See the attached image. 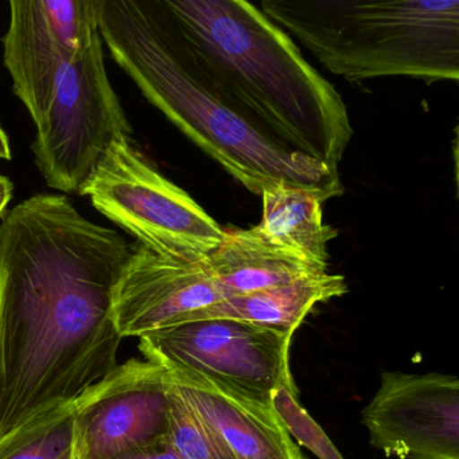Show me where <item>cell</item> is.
Returning <instances> with one entry per match:
<instances>
[{
  "mask_svg": "<svg viewBox=\"0 0 459 459\" xmlns=\"http://www.w3.org/2000/svg\"><path fill=\"white\" fill-rule=\"evenodd\" d=\"M263 217L256 230L287 254L327 270V244L338 230L324 222L322 201L313 193L276 182L262 192Z\"/></svg>",
  "mask_w": 459,
  "mask_h": 459,
  "instance_id": "15",
  "label": "cell"
},
{
  "mask_svg": "<svg viewBox=\"0 0 459 459\" xmlns=\"http://www.w3.org/2000/svg\"><path fill=\"white\" fill-rule=\"evenodd\" d=\"M134 246L65 195L0 222V437L76 402L117 367L115 287Z\"/></svg>",
  "mask_w": 459,
  "mask_h": 459,
  "instance_id": "1",
  "label": "cell"
},
{
  "mask_svg": "<svg viewBox=\"0 0 459 459\" xmlns=\"http://www.w3.org/2000/svg\"><path fill=\"white\" fill-rule=\"evenodd\" d=\"M111 459H182L165 440L117 454Z\"/></svg>",
  "mask_w": 459,
  "mask_h": 459,
  "instance_id": "19",
  "label": "cell"
},
{
  "mask_svg": "<svg viewBox=\"0 0 459 459\" xmlns=\"http://www.w3.org/2000/svg\"><path fill=\"white\" fill-rule=\"evenodd\" d=\"M298 392L281 389L273 397V407L292 439L316 454L319 459H343L318 423L299 404Z\"/></svg>",
  "mask_w": 459,
  "mask_h": 459,
  "instance_id": "18",
  "label": "cell"
},
{
  "mask_svg": "<svg viewBox=\"0 0 459 459\" xmlns=\"http://www.w3.org/2000/svg\"><path fill=\"white\" fill-rule=\"evenodd\" d=\"M36 125L33 152L45 181L80 195L109 147L131 139L133 128L104 66L100 34L72 61Z\"/></svg>",
  "mask_w": 459,
  "mask_h": 459,
  "instance_id": "7",
  "label": "cell"
},
{
  "mask_svg": "<svg viewBox=\"0 0 459 459\" xmlns=\"http://www.w3.org/2000/svg\"><path fill=\"white\" fill-rule=\"evenodd\" d=\"M0 160H12V147H10L9 136L0 126Z\"/></svg>",
  "mask_w": 459,
  "mask_h": 459,
  "instance_id": "21",
  "label": "cell"
},
{
  "mask_svg": "<svg viewBox=\"0 0 459 459\" xmlns=\"http://www.w3.org/2000/svg\"><path fill=\"white\" fill-rule=\"evenodd\" d=\"M206 82L271 139L338 170L353 136L332 82L246 0H160Z\"/></svg>",
  "mask_w": 459,
  "mask_h": 459,
  "instance_id": "2",
  "label": "cell"
},
{
  "mask_svg": "<svg viewBox=\"0 0 459 459\" xmlns=\"http://www.w3.org/2000/svg\"><path fill=\"white\" fill-rule=\"evenodd\" d=\"M370 445L400 459H459V380L429 372L381 373L362 411Z\"/></svg>",
  "mask_w": 459,
  "mask_h": 459,
  "instance_id": "10",
  "label": "cell"
},
{
  "mask_svg": "<svg viewBox=\"0 0 459 459\" xmlns=\"http://www.w3.org/2000/svg\"><path fill=\"white\" fill-rule=\"evenodd\" d=\"M13 189L12 181L7 177L0 176V217L4 216V209L12 200Z\"/></svg>",
  "mask_w": 459,
  "mask_h": 459,
  "instance_id": "20",
  "label": "cell"
},
{
  "mask_svg": "<svg viewBox=\"0 0 459 459\" xmlns=\"http://www.w3.org/2000/svg\"><path fill=\"white\" fill-rule=\"evenodd\" d=\"M99 31L98 0H13L4 61L34 123L55 98L72 61Z\"/></svg>",
  "mask_w": 459,
  "mask_h": 459,
  "instance_id": "8",
  "label": "cell"
},
{
  "mask_svg": "<svg viewBox=\"0 0 459 459\" xmlns=\"http://www.w3.org/2000/svg\"><path fill=\"white\" fill-rule=\"evenodd\" d=\"M98 10L101 39L147 100L249 192L284 182L322 203L343 195L340 170L276 143L217 93L160 0H98Z\"/></svg>",
  "mask_w": 459,
  "mask_h": 459,
  "instance_id": "3",
  "label": "cell"
},
{
  "mask_svg": "<svg viewBox=\"0 0 459 459\" xmlns=\"http://www.w3.org/2000/svg\"><path fill=\"white\" fill-rule=\"evenodd\" d=\"M346 292L348 284L345 278L326 273L283 286L227 298L186 314L174 325L200 319L227 318L294 334L314 306L342 297Z\"/></svg>",
  "mask_w": 459,
  "mask_h": 459,
  "instance_id": "14",
  "label": "cell"
},
{
  "mask_svg": "<svg viewBox=\"0 0 459 459\" xmlns=\"http://www.w3.org/2000/svg\"><path fill=\"white\" fill-rule=\"evenodd\" d=\"M260 12L349 82L459 79V0H263Z\"/></svg>",
  "mask_w": 459,
  "mask_h": 459,
  "instance_id": "4",
  "label": "cell"
},
{
  "mask_svg": "<svg viewBox=\"0 0 459 459\" xmlns=\"http://www.w3.org/2000/svg\"><path fill=\"white\" fill-rule=\"evenodd\" d=\"M165 439L182 459H238L221 437L177 394L173 383Z\"/></svg>",
  "mask_w": 459,
  "mask_h": 459,
  "instance_id": "17",
  "label": "cell"
},
{
  "mask_svg": "<svg viewBox=\"0 0 459 459\" xmlns=\"http://www.w3.org/2000/svg\"><path fill=\"white\" fill-rule=\"evenodd\" d=\"M76 402L0 437V459H72Z\"/></svg>",
  "mask_w": 459,
  "mask_h": 459,
  "instance_id": "16",
  "label": "cell"
},
{
  "mask_svg": "<svg viewBox=\"0 0 459 459\" xmlns=\"http://www.w3.org/2000/svg\"><path fill=\"white\" fill-rule=\"evenodd\" d=\"M292 333L236 319L184 322L139 337V351L170 376L201 378L263 407L281 389L298 392L290 370Z\"/></svg>",
  "mask_w": 459,
  "mask_h": 459,
  "instance_id": "6",
  "label": "cell"
},
{
  "mask_svg": "<svg viewBox=\"0 0 459 459\" xmlns=\"http://www.w3.org/2000/svg\"><path fill=\"white\" fill-rule=\"evenodd\" d=\"M170 378L177 394L221 437L236 458L305 459L273 408L249 402L201 378Z\"/></svg>",
  "mask_w": 459,
  "mask_h": 459,
  "instance_id": "12",
  "label": "cell"
},
{
  "mask_svg": "<svg viewBox=\"0 0 459 459\" xmlns=\"http://www.w3.org/2000/svg\"><path fill=\"white\" fill-rule=\"evenodd\" d=\"M171 378L147 359H128L76 400L74 458L111 459L165 440Z\"/></svg>",
  "mask_w": 459,
  "mask_h": 459,
  "instance_id": "9",
  "label": "cell"
},
{
  "mask_svg": "<svg viewBox=\"0 0 459 459\" xmlns=\"http://www.w3.org/2000/svg\"><path fill=\"white\" fill-rule=\"evenodd\" d=\"M82 195L136 243L166 259L205 262L224 238L216 220L166 179L131 139L109 147Z\"/></svg>",
  "mask_w": 459,
  "mask_h": 459,
  "instance_id": "5",
  "label": "cell"
},
{
  "mask_svg": "<svg viewBox=\"0 0 459 459\" xmlns=\"http://www.w3.org/2000/svg\"><path fill=\"white\" fill-rule=\"evenodd\" d=\"M224 299L205 262H176L135 243L115 287L112 318L120 337L139 338Z\"/></svg>",
  "mask_w": 459,
  "mask_h": 459,
  "instance_id": "11",
  "label": "cell"
},
{
  "mask_svg": "<svg viewBox=\"0 0 459 459\" xmlns=\"http://www.w3.org/2000/svg\"><path fill=\"white\" fill-rule=\"evenodd\" d=\"M205 264L225 299L327 273L268 243L256 227L224 230L221 244Z\"/></svg>",
  "mask_w": 459,
  "mask_h": 459,
  "instance_id": "13",
  "label": "cell"
}]
</instances>
